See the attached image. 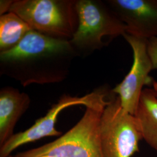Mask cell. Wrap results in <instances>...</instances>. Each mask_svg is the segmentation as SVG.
Returning a JSON list of instances; mask_svg holds the SVG:
<instances>
[{
	"mask_svg": "<svg viewBox=\"0 0 157 157\" xmlns=\"http://www.w3.org/2000/svg\"><path fill=\"white\" fill-rule=\"evenodd\" d=\"M105 1L126 26V33L146 40L157 38V0Z\"/></svg>",
	"mask_w": 157,
	"mask_h": 157,
	"instance_id": "8",
	"label": "cell"
},
{
	"mask_svg": "<svg viewBox=\"0 0 157 157\" xmlns=\"http://www.w3.org/2000/svg\"><path fill=\"white\" fill-rule=\"evenodd\" d=\"M13 1L1 0L0 1V14L1 16L8 13L10 10Z\"/></svg>",
	"mask_w": 157,
	"mask_h": 157,
	"instance_id": "13",
	"label": "cell"
},
{
	"mask_svg": "<svg viewBox=\"0 0 157 157\" xmlns=\"http://www.w3.org/2000/svg\"><path fill=\"white\" fill-rule=\"evenodd\" d=\"M152 86L144 89L135 116L143 139L157 152V89Z\"/></svg>",
	"mask_w": 157,
	"mask_h": 157,
	"instance_id": "10",
	"label": "cell"
},
{
	"mask_svg": "<svg viewBox=\"0 0 157 157\" xmlns=\"http://www.w3.org/2000/svg\"><path fill=\"white\" fill-rule=\"evenodd\" d=\"M154 84L155 86V87H157V82H155V81H154Z\"/></svg>",
	"mask_w": 157,
	"mask_h": 157,
	"instance_id": "14",
	"label": "cell"
},
{
	"mask_svg": "<svg viewBox=\"0 0 157 157\" xmlns=\"http://www.w3.org/2000/svg\"><path fill=\"white\" fill-rule=\"evenodd\" d=\"M123 37L132 48L133 61L129 73L112 91L119 97L124 110L135 115L144 86L153 85L154 82L150 76L154 69L147 50V40L128 33Z\"/></svg>",
	"mask_w": 157,
	"mask_h": 157,
	"instance_id": "7",
	"label": "cell"
},
{
	"mask_svg": "<svg viewBox=\"0 0 157 157\" xmlns=\"http://www.w3.org/2000/svg\"><path fill=\"white\" fill-rule=\"evenodd\" d=\"M77 56L69 40L31 30L16 47L0 52V73L23 87L59 83L67 78Z\"/></svg>",
	"mask_w": 157,
	"mask_h": 157,
	"instance_id": "1",
	"label": "cell"
},
{
	"mask_svg": "<svg viewBox=\"0 0 157 157\" xmlns=\"http://www.w3.org/2000/svg\"><path fill=\"white\" fill-rule=\"evenodd\" d=\"M73 0H15L9 12L17 14L32 30L59 39L70 40L78 27Z\"/></svg>",
	"mask_w": 157,
	"mask_h": 157,
	"instance_id": "4",
	"label": "cell"
},
{
	"mask_svg": "<svg viewBox=\"0 0 157 157\" xmlns=\"http://www.w3.org/2000/svg\"><path fill=\"white\" fill-rule=\"evenodd\" d=\"M32 29L17 14L8 12L0 17V52L16 47Z\"/></svg>",
	"mask_w": 157,
	"mask_h": 157,
	"instance_id": "11",
	"label": "cell"
},
{
	"mask_svg": "<svg viewBox=\"0 0 157 157\" xmlns=\"http://www.w3.org/2000/svg\"><path fill=\"white\" fill-rule=\"evenodd\" d=\"M78 27L69 40L78 56H87L100 50L111 39L126 33V26L106 1L78 0L76 2Z\"/></svg>",
	"mask_w": 157,
	"mask_h": 157,
	"instance_id": "3",
	"label": "cell"
},
{
	"mask_svg": "<svg viewBox=\"0 0 157 157\" xmlns=\"http://www.w3.org/2000/svg\"><path fill=\"white\" fill-rule=\"evenodd\" d=\"M29 95L12 87L0 91V147L12 136L17 122L30 107Z\"/></svg>",
	"mask_w": 157,
	"mask_h": 157,
	"instance_id": "9",
	"label": "cell"
},
{
	"mask_svg": "<svg viewBox=\"0 0 157 157\" xmlns=\"http://www.w3.org/2000/svg\"><path fill=\"white\" fill-rule=\"evenodd\" d=\"M147 50L151 59L153 69H157V38L147 40Z\"/></svg>",
	"mask_w": 157,
	"mask_h": 157,
	"instance_id": "12",
	"label": "cell"
},
{
	"mask_svg": "<svg viewBox=\"0 0 157 157\" xmlns=\"http://www.w3.org/2000/svg\"><path fill=\"white\" fill-rule=\"evenodd\" d=\"M100 133L103 157H132L140 151L143 136L138 121L112 91L101 115Z\"/></svg>",
	"mask_w": 157,
	"mask_h": 157,
	"instance_id": "5",
	"label": "cell"
},
{
	"mask_svg": "<svg viewBox=\"0 0 157 157\" xmlns=\"http://www.w3.org/2000/svg\"><path fill=\"white\" fill-rule=\"evenodd\" d=\"M110 96L107 101L86 107L78 122L55 140L9 157H103L100 124Z\"/></svg>",
	"mask_w": 157,
	"mask_h": 157,
	"instance_id": "2",
	"label": "cell"
},
{
	"mask_svg": "<svg viewBox=\"0 0 157 157\" xmlns=\"http://www.w3.org/2000/svg\"><path fill=\"white\" fill-rule=\"evenodd\" d=\"M111 93L107 86H101L89 94L81 97L63 94L56 104L52 105L45 116L36 121L34 124L23 132L15 133L0 147V157H9L20 146L50 136L59 137L62 132L56 128L57 118L65 108L76 105L91 107L107 101Z\"/></svg>",
	"mask_w": 157,
	"mask_h": 157,
	"instance_id": "6",
	"label": "cell"
}]
</instances>
